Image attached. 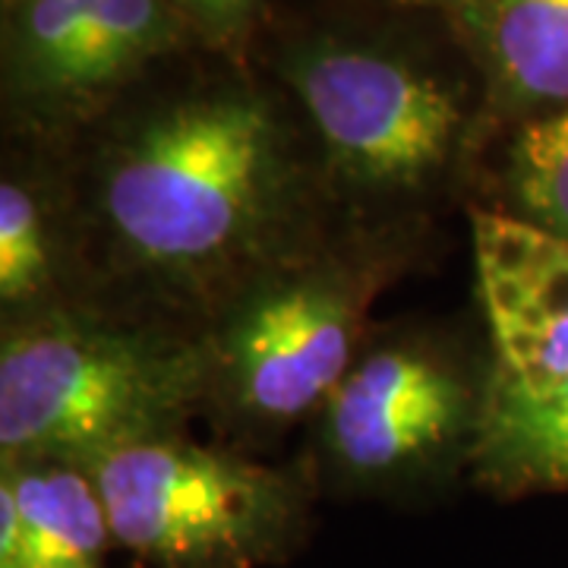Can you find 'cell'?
Returning a JSON list of instances; mask_svg holds the SVG:
<instances>
[{"label":"cell","instance_id":"1","mask_svg":"<svg viewBox=\"0 0 568 568\" xmlns=\"http://www.w3.org/2000/svg\"><path fill=\"white\" fill-rule=\"evenodd\" d=\"M282 140L244 92L186 99L130 130L102 171L104 227L126 263L164 284L246 265L284 212Z\"/></svg>","mask_w":568,"mask_h":568},{"label":"cell","instance_id":"2","mask_svg":"<svg viewBox=\"0 0 568 568\" xmlns=\"http://www.w3.org/2000/svg\"><path fill=\"white\" fill-rule=\"evenodd\" d=\"M209 386V345L73 313L32 320L0 347L3 467H85L171 436Z\"/></svg>","mask_w":568,"mask_h":568},{"label":"cell","instance_id":"3","mask_svg":"<svg viewBox=\"0 0 568 568\" xmlns=\"http://www.w3.org/2000/svg\"><path fill=\"white\" fill-rule=\"evenodd\" d=\"M114 544L159 568H246L297 525L291 480L215 448L162 436L85 465Z\"/></svg>","mask_w":568,"mask_h":568},{"label":"cell","instance_id":"4","mask_svg":"<svg viewBox=\"0 0 568 568\" xmlns=\"http://www.w3.org/2000/svg\"><path fill=\"white\" fill-rule=\"evenodd\" d=\"M287 82L323 140L335 174L369 193H410L452 159L462 108L436 77L354 44H313Z\"/></svg>","mask_w":568,"mask_h":568},{"label":"cell","instance_id":"5","mask_svg":"<svg viewBox=\"0 0 568 568\" xmlns=\"http://www.w3.org/2000/svg\"><path fill=\"white\" fill-rule=\"evenodd\" d=\"M361 306L357 278L332 265L256 282L209 345L212 383L256 424H291L325 407L354 366Z\"/></svg>","mask_w":568,"mask_h":568},{"label":"cell","instance_id":"6","mask_svg":"<svg viewBox=\"0 0 568 568\" xmlns=\"http://www.w3.org/2000/svg\"><path fill=\"white\" fill-rule=\"evenodd\" d=\"M484 392L455 361L417 342L369 351L323 407L332 462L364 484L424 474L477 436Z\"/></svg>","mask_w":568,"mask_h":568},{"label":"cell","instance_id":"7","mask_svg":"<svg viewBox=\"0 0 568 568\" xmlns=\"http://www.w3.org/2000/svg\"><path fill=\"white\" fill-rule=\"evenodd\" d=\"M168 0H7V82L41 111L95 104L181 39Z\"/></svg>","mask_w":568,"mask_h":568},{"label":"cell","instance_id":"8","mask_svg":"<svg viewBox=\"0 0 568 568\" xmlns=\"http://www.w3.org/2000/svg\"><path fill=\"white\" fill-rule=\"evenodd\" d=\"M474 265L493 338L489 392L537 395L568 376V244L506 212L474 215Z\"/></svg>","mask_w":568,"mask_h":568},{"label":"cell","instance_id":"9","mask_svg":"<svg viewBox=\"0 0 568 568\" xmlns=\"http://www.w3.org/2000/svg\"><path fill=\"white\" fill-rule=\"evenodd\" d=\"M503 102L518 111L568 104V0H462Z\"/></svg>","mask_w":568,"mask_h":568},{"label":"cell","instance_id":"10","mask_svg":"<svg viewBox=\"0 0 568 568\" xmlns=\"http://www.w3.org/2000/svg\"><path fill=\"white\" fill-rule=\"evenodd\" d=\"M470 455L496 489H568V376L537 395L484 388V410Z\"/></svg>","mask_w":568,"mask_h":568},{"label":"cell","instance_id":"11","mask_svg":"<svg viewBox=\"0 0 568 568\" xmlns=\"http://www.w3.org/2000/svg\"><path fill=\"white\" fill-rule=\"evenodd\" d=\"M508 190L521 219L568 244V104L521 130L508 155Z\"/></svg>","mask_w":568,"mask_h":568},{"label":"cell","instance_id":"12","mask_svg":"<svg viewBox=\"0 0 568 568\" xmlns=\"http://www.w3.org/2000/svg\"><path fill=\"white\" fill-rule=\"evenodd\" d=\"M54 278V234L36 190L7 178L0 186V301L7 310L41 297Z\"/></svg>","mask_w":568,"mask_h":568},{"label":"cell","instance_id":"13","mask_svg":"<svg viewBox=\"0 0 568 568\" xmlns=\"http://www.w3.org/2000/svg\"><path fill=\"white\" fill-rule=\"evenodd\" d=\"M181 17H190L215 39H231L253 17L260 0H168Z\"/></svg>","mask_w":568,"mask_h":568},{"label":"cell","instance_id":"14","mask_svg":"<svg viewBox=\"0 0 568 568\" xmlns=\"http://www.w3.org/2000/svg\"><path fill=\"white\" fill-rule=\"evenodd\" d=\"M405 3H462V0H405Z\"/></svg>","mask_w":568,"mask_h":568}]
</instances>
